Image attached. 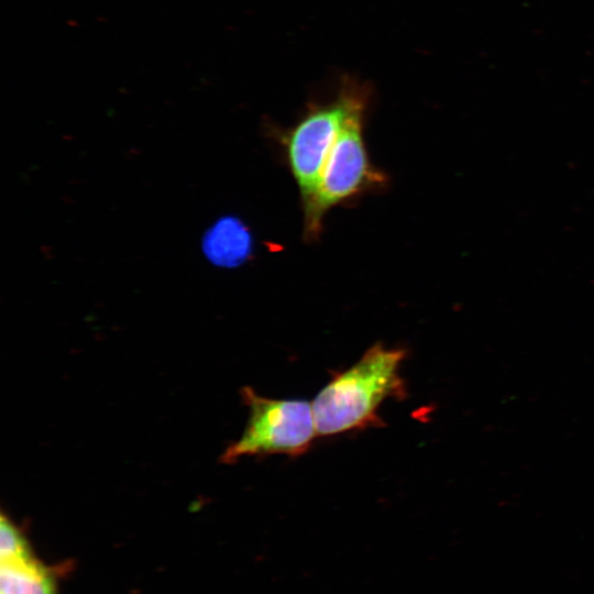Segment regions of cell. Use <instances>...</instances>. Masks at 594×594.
<instances>
[{"mask_svg": "<svg viewBox=\"0 0 594 594\" xmlns=\"http://www.w3.org/2000/svg\"><path fill=\"white\" fill-rule=\"evenodd\" d=\"M406 353L402 348L375 343L352 366L333 373L311 402L318 435L384 426L380 406L388 398L406 396L399 373Z\"/></svg>", "mask_w": 594, "mask_h": 594, "instance_id": "6da1fadb", "label": "cell"}, {"mask_svg": "<svg viewBox=\"0 0 594 594\" xmlns=\"http://www.w3.org/2000/svg\"><path fill=\"white\" fill-rule=\"evenodd\" d=\"M241 396L249 418L241 437L221 455L222 462L267 454L297 457L309 450L318 435L311 403L263 397L250 386L242 388Z\"/></svg>", "mask_w": 594, "mask_h": 594, "instance_id": "7a4b0ae2", "label": "cell"}, {"mask_svg": "<svg viewBox=\"0 0 594 594\" xmlns=\"http://www.w3.org/2000/svg\"><path fill=\"white\" fill-rule=\"evenodd\" d=\"M365 108L358 109L345 121L329 151L316 190L304 206L308 240L318 237L322 219L332 207L386 183L385 175L369 160L363 138Z\"/></svg>", "mask_w": 594, "mask_h": 594, "instance_id": "3957f363", "label": "cell"}, {"mask_svg": "<svg viewBox=\"0 0 594 594\" xmlns=\"http://www.w3.org/2000/svg\"><path fill=\"white\" fill-rule=\"evenodd\" d=\"M367 94L360 86L344 84L336 99L311 107L285 134L288 165L299 188L302 206L311 199L323 164L340 130L358 109L366 107Z\"/></svg>", "mask_w": 594, "mask_h": 594, "instance_id": "277c9868", "label": "cell"}, {"mask_svg": "<svg viewBox=\"0 0 594 594\" xmlns=\"http://www.w3.org/2000/svg\"><path fill=\"white\" fill-rule=\"evenodd\" d=\"M1 594H55L53 581L33 558L1 561Z\"/></svg>", "mask_w": 594, "mask_h": 594, "instance_id": "5b68a950", "label": "cell"}, {"mask_svg": "<svg viewBox=\"0 0 594 594\" xmlns=\"http://www.w3.org/2000/svg\"><path fill=\"white\" fill-rule=\"evenodd\" d=\"M205 245L213 262L233 265L244 261L251 241L248 230L239 221L227 219L210 231Z\"/></svg>", "mask_w": 594, "mask_h": 594, "instance_id": "8992f818", "label": "cell"}, {"mask_svg": "<svg viewBox=\"0 0 594 594\" xmlns=\"http://www.w3.org/2000/svg\"><path fill=\"white\" fill-rule=\"evenodd\" d=\"M28 542L16 526L4 515L0 518V558L1 561L31 558Z\"/></svg>", "mask_w": 594, "mask_h": 594, "instance_id": "52a82bcc", "label": "cell"}]
</instances>
